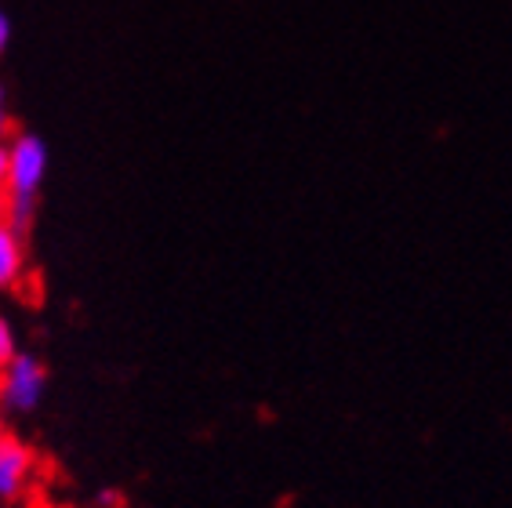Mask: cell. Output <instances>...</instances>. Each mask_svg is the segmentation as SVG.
Wrapping results in <instances>:
<instances>
[{
  "mask_svg": "<svg viewBox=\"0 0 512 508\" xmlns=\"http://www.w3.org/2000/svg\"><path fill=\"white\" fill-rule=\"evenodd\" d=\"M4 196H8V149L0 146V207H4Z\"/></svg>",
  "mask_w": 512,
  "mask_h": 508,
  "instance_id": "9",
  "label": "cell"
},
{
  "mask_svg": "<svg viewBox=\"0 0 512 508\" xmlns=\"http://www.w3.org/2000/svg\"><path fill=\"white\" fill-rule=\"evenodd\" d=\"M120 501H124V498H120L117 490H109V487L95 494V508H120Z\"/></svg>",
  "mask_w": 512,
  "mask_h": 508,
  "instance_id": "7",
  "label": "cell"
},
{
  "mask_svg": "<svg viewBox=\"0 0 512 508\" xmlns=\"http://www.w3.org/2000/svg\"><path fill=\"white\" fill-rule=\"evenodd\" d=\"M8 44H11V19H8V11L0 8V59H4Z\"/></svg>",
  "mask_w": 512,
  "mask_h": 508,
  "instance_id": "8",
  "label": "cell"
},
{
  "mask_svg": "<svg viewBox=\"0 0 512 508\" xmlns=\"http://www.w3.org/2000/svg\"><path fill=\"white\" fill-rule=\"evenodd\" d=\"M4 436H8V414L0 411V440H4Z\"/></svg>",
  "mask_w": 512,
  "mask_h": 508,
  "instance_id": "10",
  "label": "cell"
},
{
  "mask_svg": "<svg viewBox=\"0 0 512 508\" xmlns=\"http://www.w3.org/2000/svg\"><path fill=\"white\" fill-rule=\"evenodd\" d=\"M15 135V127H11V106H8V91L0 84V146H8V138Z\"/></svg>",
  "mask_w": 512,
  "mask_h": 508,
  "instance_id": "6",
  "label": "cell"
},
{
  "mask_svg": "<svg viewBox=\"0 0 512 508\" xmlns=\"http://www.w3.org/2000/svg\"><path fill=\"white\" fill-rule=\"evenodd\" d=\"M33 479H37V454H33L30 443L8 432L0 440V505L26 498Z\"/></svg>",
  "mask_w": 512,
  "mask_h": 508,
  "instance_id": "3",
  "label": "cell"
},
{
  "mask_svg": "<svg viewBox=\"0 0 512 508\" xmlns=\"http://www.w3.org/2000/svg\"><path fill=\"white\" fill-rule=\"evenodd\" d=\"M8 196L0 207V218L26 233L37 218L40 189L48 182L51 171V146L48 138L37 131H15L8 138Z\"/></svg>",
  "mask_w": 512,
  "mask_h": 508,
  "instance_id": "1",
  "label": "cell"
},
{
  "mask_svg": "<svg viewBox=\"0 0 512 508\" xmlns=\"http://www.w3.org/2000/svg\"><path fill=\"white\" fill-rule=\"evenodd\" d=\"M19 331H15V323L8 316H0V367H8L15 356H19Z\"/></svg>",
  "mask_w": 512,
  "mask_h": 508,
  "instance_id": "5",
  "label": "cell"
},
{
  "mask_svg": "<svg viewBox=\"0 0 512 508\" xmlns=\"http://www.w3.org/2000/svg\"><path fill=\"white\" fill-rule=\"evenodd\" d=\"M30 273V251H26V233L0 218V291H15Z\"/></svg>",
  "mask_w": 512,
  "mask_h": 508,
  "instance_id": "4",
  "label": "cell"
},
{
  "mask_svg": "<svg viewBox=\"0 0 512 508\" xmlns=\"http://www.w3.org/2000/svg\"><path fill=\"white\" fill-rule=\"evenodd\" d=\"M48 367L33 352H19L8 367H0V411L33 414L48 396Z\"/></svg>",
  "mask_w": 512,
  "mask_h": 508,
  "instance_id": "2",
  "label": "cell"
}]
</instances>
